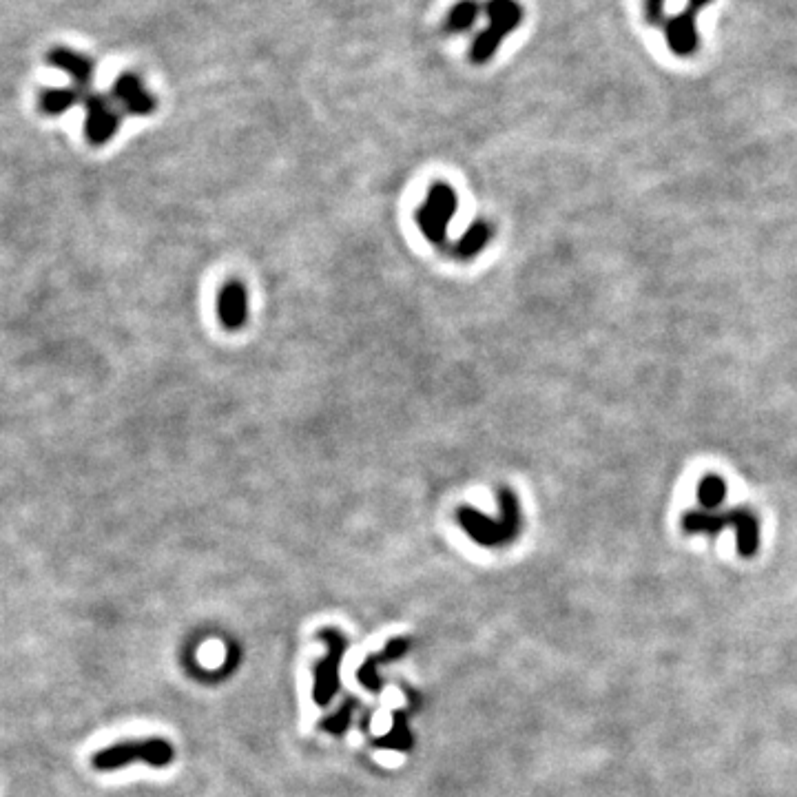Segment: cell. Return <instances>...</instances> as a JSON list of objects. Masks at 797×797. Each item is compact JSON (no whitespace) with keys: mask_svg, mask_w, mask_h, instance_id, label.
<instances>
[{"mask_svg":"<svg viewBox=\"0 0 797 797\" xmlns=\"http://www.w3.org/2000/svg\"><path fill=\"white\" fill-rule=\"evenodd\" d=\"M217 315H220L222 326L229 330H237L246 324L248 295L240 282H229L222 288L220 297H217Z\"/></svg>","mask_w":797,"mask_h":797,"instance_id":"cell-11","label":"cell"},{"mask_svg":"<svg viewBox=\"0 0 797 797\" xmlns=\"http://www.w3.org/2000/svg\"><path fill=\"white\" fill-rule=\"evenodd\" d=\"M175 760V749L164 738H144V740H124L111 744L107 749L93 753L91 767L102 773L120 771L133 762H144L149 767L164 769Z\"/></svg>","mask_w":797,"mask_h":797,"instance_id":"cell-2","label":"cell"},{"mask_svg":"<svg viewBox=\"0 0 797 797\" xmlns=\"http://www.w3.org/2000/svg\"><path fill=\"white\" fill-rule=\"evenodd\" d=\"M481 14H483V5L479 0H457V3L448 9L443 29L448 31V34H465V31H470L476 25V20H479Z\"/></svg>","mask_w":797,"mask_h":797,"instance_id":"cell-14","label":"cell"},{"mask_svg":"<svg viewBox=\"0 0 797 797\" xmlns=\"http://www.w3.org/2000/svg\"><path fill=\"white\" fill-rule=\"evenodd\" d=\"M82 102H85V111H87L85 136L93 147H102V144H107L118 133L120 113L111 105V100L100 96V93L89 91L87 96L82 98Z\"/></svg>","mask_w":797,"mask_h":797,"instance_id":"cell-7","label":"cell"},{"mask_svg":"<svg viewBox=\"0 0 797 797\" xmlns=\"http://www.w3.org/2000/svg\"><path fill=\"white\" fill-rule=\"evenodd\" d=\"M665 38L669 49L676 56L687 58L696 54L700 45V31H698V16L691 14L689 9H682L676 16L665 20Z\"/></svg>","mask_w":797,"mask_h":797,"instance_id":"cell-8","label":"cell"},{"mask_svg":"<svg viewBox=\"0 0 797 797\" xmlns=\"http://www.w3.org/2000/svg\"><path fill=\"white\" fill-rule=\"evenodd\" d=\"M82 98H85V93L78 91L76 87L45 89L40 93V109H43V113H47V116H62V113H67L71 107H76Z\"/></svg>","mask_w":797,"mask_h":797,"instance_id":"cell-15","label":"cell"},{"mask_svg":"<svg viewBox=\"0 0 797 797\" xmlns=\"http://www.w3.org/2000/svg\"><path fill=\"white\" fill-rule=\"evenodd\" d=\"M350 711H353V702H346L337 713L322 722V727L330 733H344L350 727Z\"/></svg>","mask_w":797,"mask_h":797,"instance_id":"cell-18","label":"cell"},{"mask_svg":"<svg viewBox=\"0 0 797 797\" xmlns=\"http://www.w3.org/2000/svg\"><path fill=\"white\" fill-rule=\"evenodd\" d=\"M698 499L702 503V510L716 512L727 499V483L718 474H707L698 485Z\"/></svg>","mask_w":797,"mask_h":797,"instance_id":"cell-16","label":"cell"},{"mask_svg":"<svg viewBox=\"0 0 797 797\" xmlns=\"http://www.w3.org/2000/svg\"><path fill=\"white\" fill-rule=\"evenodd\" d=\"M682 527L689 534H720L724 527H736L738 536V552L742 556H753L760 543V527L751 510L736 507L727 512H709V510H693L687 512L682 519Z\"/></svg>","mask_w":797,"mask_h":797,"instance_id":"cell-4","label":"cell"},{"mask_svg":"<svg viewBox=\"0 0 797 797\" xmlns=\"http://www.w3.org/2000/svg\"><path fill=\"white\" fill-rule=\"evenodd\" d=\"M319 640H324L326 647H328V656L324 660H319L315 665V680H313V700L315 705L319 707H328L333 698L337 696L339 685H341V678H339V671H341V662H344V654H346V638L341 631L333 629V627H326L317 634Z\"/></svg>","mask_w":797,"mask_h":797,"instance_id":"cell-5","label":"cell"},{"mask_svg":"<svg viewBox=\"0 0 797 797\" xmlns=\"http://www.w3.org/2000/svg\"><path fill=\"white\" fill-rule=\"evenodd\" d=\"M483 14L488 18V25L474 36L470 45V60L474 65L490 62L507 34H512L523 23V7L519 0H488L483 5Z\"/></svg>","mask_w":797,"mask_h":797,"instance_id":"cell-3","label":"cell"},{"mask_svg":"<svg viewBox=\"0 0 797 797\" xmlns=\"http://www.w3.org/2000/svg\"><path fill=\"white\" fill-rule=\"evenodd\" d=\"M392 720H395V729H392V733H388V736L379 738L377 747L392 749V751H408L412 747V736L408 731L406 716H403L401 711H397L395 716H392Z\"/></svg>","mask_w":797,"mask_h":797,"instance_id":"cell-17","label":"cell"},{"mask_svg":"<svg viewBox=\"0 0 797 797\" xmlns=\"http://www.w3.org/2000/svg\"><path fill=\"white\" fill-rule=\"evenodd\" d=\"M410 649V640L408 638H392L390 643L379 651V654L370 656L364 665L359 667L357 671V680L364 685L370 693H379L381 691V678L377 674V667L384 665V662H392V660H399L406 651Z\"/></svg>","mask_w":797,"mask_h":797,"instance_id":"cell-12","label":"cell"},{"mask_svg":"<svg viewBox=\"0 0 797 797\" xmlns=\"http://www.w3.org/2000/svg\"><path fill=\"white\" fill-rule=\"evenodd\" d=\"M492 240V226L488 222H474L468 231L461 235V240L452 246V255L457 260H472L479 255L488 242Z\"/></svg>","mask_w":797,"mask_h":797,"instance_id":"cell-13","label":"cell"},{"mask_svg":"<svg viewBox=\"0 0 797 797\" xmlns=\"http://www.w3.org/2000/svg\"><path fill=\"white\" fill-rule=\"evenodd\" d=\"M454 213H457V193L448 184H434L426 202L419 206L417 224L432 244H445Z\"/></svg>","mask_w":797,"mask_h":797,"instance_id":"cell-6","label":"cell"},{"mask_svg":"<svg viewBox=\"0 0 797 797\" xmlns=\"http://www.w3.org/2000/svg\"><path fill=\"white\" fill-rule=\"evenodd\" d=\"M713 3V0H687V5H685V9H689L691 14H696V16H700V12L705 7H709Z\"/></svg>","mask_w":797,"mask_h":797,"instance_id":"cell-20","label":"cell"},{"mask_svg":"<svg viewBox=\"0 0 797 797\" xmlns=\"http://www.w3.org/2000/svg\"><path fill=\"white\" fill-rule=\"evenodd\" d=\"M113 98L129 116H149L155 111V98L136 74H122L113 82Z\"/></svg>","mask_w":797,"mask_h":797,"instance_id":"cell-9","label":"cell"},{"mask_svg":"<svg viewBox=\"0 0 797 797\" xmlns=\"http://www.w3.org/2000/svg\"><path fill=\"white\" fill-rule=\"evenodd\" d=\"M665 7L667 0H645V14L651 25L665 23Z\"/></svg>","mask_w":797,"mask_h":797,"instance_id":"cell-19","label":"cell"},{"mask_svg":"<svg viewBox=\"0 0 797 797\" xmlns=\"http://www.w3.org/2000/svg\"><path fill=\"white\" fill-rule=\"evenodd\" d=\"M499 514V519H490L474 507H459L457 521L474 543L483 547H501L516 541L523 523L521 505L512 490H499Z\"/></svg>","mask_w":797,"mask_h":797,"instance_id":"cell-1","label":"cell"},{"mask_svg":"<svg viewBox=\"0 0 797 797\" xmlns=\"http://www.w3.org/2000/svg\"><path fill=\"white\" fill-rule=\"evenodd\" d=\"M47 62H49V65L62 69L65 74H69L71 80L76 82V89L85 93V96L91 91L93 71H96V65H93L91 58L78 54V51L58 47V49L49 51Z\"/></svg>","mask_w":797,"mask_h":797,"instance_id":"cell-10","label":"cell"}]
</instances>
